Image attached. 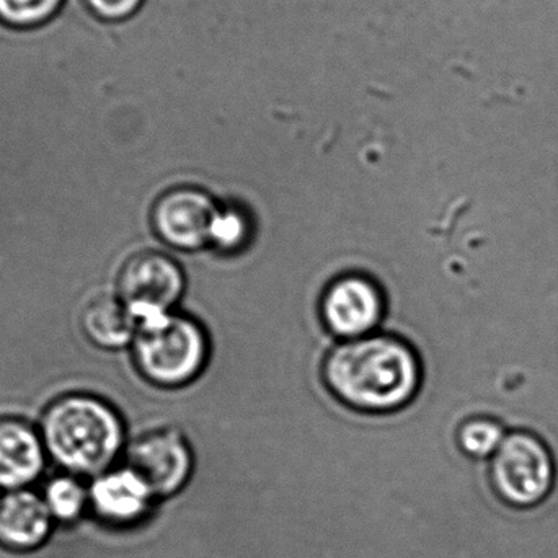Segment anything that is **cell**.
Listing matches in <instances>:
<instances>
[{"label": "cell", "instance_id": "1", "mask_svg": "<svg viewBox=\"0 0 558 558\" xmlns=\"http://www.w3.org/2000/svg\"><path fill=\"white\" fill-rule=\"evenodd\" d=\"M324 380L350 409L392 413L415 399L422 367L407 341L371 333L335 347L324 363Z\"/></svg>", "mask_w": 558, "mask_h": 558}, {"label": "cell", "instance_id": "2", "mask_svg": "<svg viewBox=\"0 0 558 558\" xmlns=\"http://www.w3.org/2000/svg\"><path fill=\"white\" fill-rule=\"evenodd\" d=\"M38 429L48 459L78 478H95L110 471L126 451L120 413L90 393H68L49 403Z\"/></svg>", "mask_w": 558, "mask_h": 558}, {"label": "cell", "instance_id": "3", "mask_svg": "<svg viewBox=\"0 0 558 558\" xmlns=\"http://www.w3.org/2000/svg\"><path fill=\"white\" fill-rule=\"evenodd\" d=\"M134 363L156 386L183 387L193 383L208 363L209 343L198 322L180 314L137 328Z\"/></svg>", "mask_w": 558, "mask_h": 558}, {"label": "cell", "instance_id": "4", "mask_svg": "<svg viewBox=\"0 0 558 558\" xmlns=\"http://www.w3.org/2000/svg\"><path fill=\"white\" fill-rule=\"evenodd\" d=\"M183 289L182 268L159 252L134 255L118 277V298L130 308L137 328L172 314Z\"/></svg>", "mask_w": 558, "mask_h": 558}, {"label": "cell", "instance_id": "5", "mask_svg": "<svg viewBox=\"0 0 558 558\" xmlns=\"http://www.w3.org/2000/svg\"><path fill=\"white\" fill-rule=\"evenodd\" d=\"M124 459L157 500L179 494L192 477V449L175 428L146 433L128 446Z\"/></svg>", "mask_w": 558, "mask_h": 558}, {"label": "cell", "instance_id": "6", "mask_svg": "<svg viewBox=\"0 0 558 558\" xmlns=\"http://www.w3.org/2000/svg\"><path fill=\"white\" fill-rule=\"evenodd\" d=\"M494 477L508 500L530 505L544 497L553 481L546 446L527 433H513L495 452Z\"/></svg>", "mask_w": 558, "mask_h": 558}, {"label": "cell", "instance_id": "7", "mask_svg": "<svg viewBox=\"0 0 558 558\" xmlns=\"http://www.w3.org/2000/svg\"><path fill=\"white\" fill-rule=\"evenodd\" d=\"M384 308L386 302L379 286L363 275L337 278L322 295L325 327L344 341L373 333L383 320Z\"/></svg>", "mask_w": 558, "mask_h": 558}, {"label": "cell", "instance_id": "8", "mask_svg": "<svg viewBox=\"0 0 558 558\" xmlns=\"http://www.w3.org/2000/svg\"><path fill=\"white\" fill-rule=\"evenodd\" d=\"M218 206L198 189H177L157 199L153 225L166 244L180 251H198L211 242Z\"/></svg>", "mask_w": 558, "mask_h": 558}, {"label": "cell", "instance_id": "9", "mask_svg": "<svg viewBox=\"0 0 558 558\" xmlns=\"http://www.w3.org/2000/svg\"><path fill=\"white\" fill-rule=\"evenodd\" d=\"M156 500L146 482L128 465L111 468L88 485V508L108 526H136L149 517Z\"/></svg>", "mask_w": 558, "mask_h": 558}, {"label": "cell", "instance_id": "10", "mask_svg": "<svg viewBox=\"0 0 558 558\" xmlns=\"http://www.w3.org/2000/svg\"><path fill=\"white\" fill-rule=\"evenodd\" d=\"M48 454L38 428L16 416L0 418V490H25L46 469Z\"/></svg>", "mask_w": 558, "mask_h": 558}, {"label": "cell", "instance_id": "11", "mask_svg": "<svg viewBox=\"0 0 558 558\" xmlns=\"http://www.w3.org/2000/svg\"><path fill=\"white\" fill-rule=\"evenodd\" d=\"M51 513L41 495L25 490L0 497V546L12 553H32L51 536Z\"/></svg>", "mask_w": 558, "mask_h": 558}, {"label": "cell", "instance_id": "12", "mask_svg": "<svg viewBox=\"0 0 558 558\" xmlns=\"http://www.w3.org/2000/svg\"><path fill=\"white\" fill-rule=\"evenodd\" d=\"M85 337L101 350H121L134 343L137 324L117 295H98L82 314Z\"/></svg>", "mask_w": 558, "mask_h": 558}, {"label": "cell", "instance_id": "13", "mask_svg": "<svg viewBox=\"0 0 558 558\" xmlns=\"http://www.w3.org/2000/svg\"><path fill=\"white\" fill-rule=\"evenodd\" d=\"M41 497L52 520L62 524L81 520L88 508V487L82 478L71 474L56 475L46 482Z\"/></svg>", "mask_w": 558, "mask_h": 558}, {"label": "cell", "instance_id": "14", "mask_svg": "<svg viewBox=\"0 0 558 558\" xmlns=\"http://www.w3.org/2000/svg\"><path fill=\"white\" fill-rule=\"evenodd\" d=\"M64 0H0V22L12 28H33L49 22Z\"/></svg>", "mask_w": 558, "mask_h": 558}, {"label": "cell", "instance_id": "15", "mask_svg": "<svg viewBox=\"0 0 558 558\" xmlns=\"http://www.w3.org/2000/svg\"><path fill=\"white\" fill-rule=\"evenodd\" d=\"M507 436L500 423L490 418H474L459 429V445L472 458H487L500 449Z\"/></svg>", "mask_w": 558, "mask_h": 558}, {"label": "cell", "instance_id": "16", "mask_svg": "<svg viewBox=\"0 0 558 558\" xmlns=\"http://www.w3.org/2000/svg\"><path fill=\"white\" fill-rule=\"evenodd\" d=\"M248 235H251V222L247 216L235 208L218 209L209 244L222 252H235L248 241Z\"/></svg>", "mask_w": 558, "mask_h": 558}, {"label": "cell", "instance_id": "17", "mask_svg": "<svg viewBox=\"0 0 558 558\" xmlns=\"http://www.w3.org/2000/svg\"><path fill=\"white\" fill-rule=\"evenodd\" d=\"M84 2L98 19L118 22L133 15L141 0H84Z\"/></svg>", "mask_w": 558, "mask_h": 558}]
</instances>
